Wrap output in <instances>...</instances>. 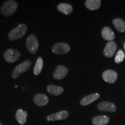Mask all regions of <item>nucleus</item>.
<instances>
[{"mask_svg": "<svg viewBox=\"0 0 125 125\" xmlns=\"http://www.w3.org/2000/svg\"><path fill=\"white\" fill-rule=\"evenodd\" d=\"M18 8V4L16 1L9 0L5 2L1 8V13L4 16L9 17L15 14Z\"/></svg>", "mask_w": 125, "mask_h": 125, "instance_id": "1", "label": "nucleus"}, {"mask_svg": "<svg viewBox=\"0 0 125 125\" xmlns=\"http://www.w3.org/2000/svg\"><path fill=\"white\" fill-rule=\"evenodd\" d=\"M27 31V27L26 24H20L10 31L8 34L9 40L15 41L21 38Z\"/></svg>", "mask_w": 125, "mask_h": 125, "instance_id": "2", "label": "nucleus"}, {"mask_svg": "<svg viewBox=\"0 0 125 125\" xmlns=\"http://www.w3.org/2000/svg\"><path fill=\"white\" fill-rule=\"evenodd\" d=\"M31 65V62L30 60H26L22 63L17 65L14 69L12 73V78L13 79H16L20 75L21 73H25L29 69Z\"/></svg>", "mask_w": 125, "mask_h": 125, "instance_id": "3", "label": "nucleus"}, {"mask_svg": "<svg viewBox=\"0 0 125 125\" xmlns=\"http://www.w3.org/2000/svg\"><path fill=\"white\" fill-rule=\"evenodd\" d=\"M26 46L28 51L31 54H35L38 51L39 43L37 37L34 34H31L26 40Z\"/></svg>", "mask_w": 125, "mask_h": 125, "instance_id": "4", "label": "nucleus"}, {"mask_svg": "<svg viewBox=\"0 0 125 125\" xmlns=\"http://www.w3.org/2000/svg\"><path fill=\"white\" fill-rule=\"evenodd\" d=\"M21 53L19 51L13 49H9L5 52L4 58L8 62L12 63L19 59Z\"/></svg>", "mask_w": 125, "mask_h": 125, "instance_id": "5", "label": "nucleus"}, {"mask_svg": "<svg viewBox=\"0 0 125 125\" xmlns=\"http://www.w3.org/2000/svg\"><path fill=\"white\" fill-rule=\"evenodd\" d=\"M52 51L55 54H65L70 52V46L67 43H57L53 46Z\"/></svg>", "mask_w": 125, "mask_h": 125, "instance_id": "6", "label": "nucleus"}, {"mask_svg": "<svg viewBox=\"0 0 125 125\" xmlns=\"http://www.w3.org/2000/svg\"><path fill=\"white\" fill-rule=\"evenodd\" d=\"M70 113L67 111L63 110L59 111L57 113L52 114L46 117V120L48 121H57L64 120L69 116Z\"/></svg>", "mask_w": 125, "mask_h": 125, "instance_id": "7", "label": "nucleus"}, {"mask_svg": "<svg viewBox=\"0 0 125 125\" xmlns=\"http://www.w3.org/2000/svg\"><path fill=\"white\" fill-rule=\"evenodd\" d=\"M68 70L67 67L64 65H59L56 68L53 73V76L55 79H64L67 75L68 74Z\"/></svg>", "mask_w": 125, "mask_h": 125, "instance_id": "8", "label": "nucleus"}, {"mask_svg": "<svg viewBox=\"0 0 125 125\" xmlns=\"http://www.w3.org/2000/svg\"><path fill=\"white\" fill-rule=\"evenodd\" d=\"M98 109L101 111L114 112L116 111V107L114 103L107 102V101H102L100 103L97 105Z\"/></svg>", "mask_w": 125, "mask_h": 125, "instance_id": "9", "label": "nucleus"}, {"mask_svg": "<svg viewBox=\"0 0 125 125\" xmlns=\"http://www.w3.org/2000/svg\"><path fill=\"white\" fill-rule=\"evenodd\" d=\"M118 74L115 71L111 70H108L105 71L103 74V78L106 82L114 83L116 82Z\"/></svg>", "mask_w": 125, "mask_h": 125, "instance_id": "10", "label": "nucleus"}, {"mask_svg": "<svg viewBox=\"0 0 125 125\" xmlns=\"http://www.w3.org/2000/svg\"><path fill=\"white\" fill-rule=\"evenodd\" d=\"M117 46L114 41H109L105 45L104 49V54L107 57H111L115 54L116 51Z\"/></svg>", "mask_w": 125, "mask_h": 125, "instance_id": "11", "label": "nucleus"}, {"mask_svg": "<svg viewBox=\"0 0 125 125\" xmlns=\"http://www.w3.org/2000/svg\"><path fill=\"white\" fill-rule=\"evenodd\" d=\"M33 101L37 105L42 107L48 104L49 103V98L44 94L39 93L35 95L33 98Z\"/></svg>", "mask_w": 125, "mask_h": 125, "instance_id": "12", "label": "nucleus"}, {"mask_svg": "<svg viewBox=\"0 0 125 125\" xmlns=\"http://www.w3.org/2000/svg\"><path fill=\"white\" fill-rule=\"evenodd\" d=\"M28 114L27 112L21 109H19L16 112V119L20 125H23L27 121Z\"/></svg>", "mask_w": 125, "mask_h": 125, "instance_id": "13", "label": "nucleus"}, {"mask_svg": "<svg viewBox=\"0 0 125 125\" xmlns=\"http://www.w3.org/2000/svg\"><path fill=\"white\" fill-rule=\"evenodd\" d=\"M100 97V94L98 93H93L89 96H85L80 101L81 105L83 106L87 105L89 104H91L92 103L94 102V101L97 100Z\"/></svg>", "mask_w": 125, "mask_h": 125, "instance_id": "14", "label": "nucleus"}, {"mask_svg": "<svg viewBox=\"0 0 125 125\" xmlns=\"http://www.w3.org/2000/svg\"><path fill=\"white\" fill-rule=\"evenodd\" d=\"M101 35L105 40L112 41L115 38V34L110 28L104 27L101 31Z\"/></svg>", "mask_w": 125, "mask_h": 125, "instance_id": "15", "label": "nucleus"}, {"mask_svg": "<svg viewBox=\"0 0 125 125\" xmlns=\"http://www.w3.org/2000/svg\"><path fill=\"white\" fill-rule=\"evenodd\" d=\"M46 89L48 93L53 96H59L64 92V89L62 87L52 85H48L46 87Z\"/></svg>", "mask_w": 125, "mask_h": 125, "instance_id": "16", "label": "nucleus"}, {"mask_svg": "<svg viewBox=\"0 0 125 125\" xmlns=\"http://www.w3.org/2000/svg\"><path fill=\"white\" fill-rule=\"evenodd\" d=\"M109 117L105 115L96 116L92 119V123L94 125H106L109 123Z\"/></svg>", "mask_w": 125, "mask_h": 125, "instance_id": "17", "label": "nucleus"}, {"mask_svg": "<svg viewBox=\"0 0 125 125\" xmlns=\"http://www.w3.org/2000/svg\"><path fill=\"white\" fill-rule=\"evenodd\" d=\"M101 4L100 0H87L85 3V5L89 10H94L100 8Z\"/></svg>", "mask_w": 125, "mask_h": 125, "instance_id": "18", "label": "nucleus"}, {"mask_svg": "<svg viewBox=\"0 0 125 125\" xmlns=\"http://www.w3.org/2000/svg\"><path fill=\"white\" fill-rule=\"evenodd\" d=\"M57 9L59 12L65 15H70L73 10V7L70 4L61 3L57 5Z\"/></svg>", "mask_w": 125, "mask_h": 125, "instance_id": "19", "label": "nucleus"}, {"mask_svg": "<svg viewBox=\"0 0 125 125\" xmlns=\"http://www.w3.org/2000/svg\"><path fill=\"white\" fill-rule=\"evenodd\" d=\"M114 27L119 32H123L125 31V21L121 19H115L112 21Z\"/></svg>", "mask_w": 125, "mask_h": 125, "instance_id": "20", "label": "nucleus"}, {"mask_svg": "<svg viewBox=\"0 0 125 125\" xmlns=\"http://www.w3.org/2000/svg\"><path fill=\"white\" fill-rule=\"evenodd\" d=\"M43 59L41 57H39L36 61L35 66L34 68V74L35 75H38L41 73L43 68Z\"/></svg>", "mask_w": 125, "mask_h": 125, "instance_id": "21", "label": "nucleus"}, {"mask_svg": "<svg viewBox=\"0 0 125 125\" xmlns=\"http://www.w3.org/2000/svg\"><path fill=\"white\" fill-rule=\"evenodd\" d=\"M125 58V53L123 52V51H122V50H119V51H118L116 56H115V62H116V63H120V62H123Z\"/></svg>", "mask_w": 125, "mask_h": 125, "instance_id": "22", "label": "nucleus"}, {"mask_svg": "<svg viewBox=\"0 0 125 125\" xmlns=\"http://www.w3.org/2000/svg\"><path fill=\"white\" fill-rule=\"evenodd\" d=\"M124 49L125 50V44H124Z\"/></svg>", "mask_w": 125, "mask_h": 125, "instance_id": "23", "label": "nucleus"}, {"mask_svg": "<svg viewBox=\"0 0 125 125\" xmlns=\"http://www.w3.org/2000/svg\"><path fill=\"white\" fill-rule=\"evenodd\" d=\"M0 125H2V124L1 122H0Z\"/></svg>", "mask_w": 125, "mask_h": 125, "instance_id": "24", "label": "nucleus"}]
</instances>
